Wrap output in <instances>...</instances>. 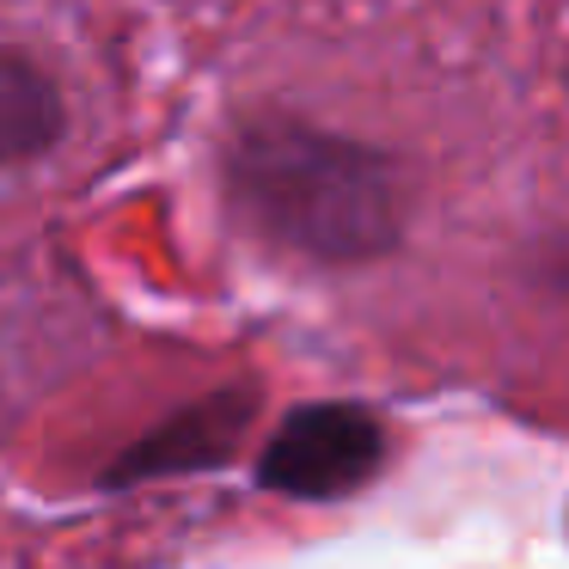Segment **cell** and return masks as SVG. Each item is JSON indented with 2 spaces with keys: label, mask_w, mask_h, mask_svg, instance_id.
I'll return each mask as SVG.
<instances>
[{
  "label": "cell",
  "mask_w": 569,
  "mask_h": 569,
  "mask_svg": "<svg viewBox=\"0 0 569 569\" xmlns=\"http://www.w3.org/2000/svg\"><path fill=\"white\" fill-rule=\"evenodd\" d=\"M251 422H258V386H221V392H209L197 405L172 410L166 422H153L148 435H136L104 466V490H136V483L190 478V471L227 466L246 447Z\"/></svg>",
  "instance_id": "3957f363"
},
{
  "label": "cell",
  "mask_w": 569,
  "mask_h": 569,
  "mask_svg": "<svg viewBox=\"0 0 569 569\" xmlns=\"http://www.w3.org/2000/svg\"><path fill=\"white\" fill-rule=\"evenodd\" d=\"M62 92L43 68L26 56H0V166L7 160H38L43 148L62 141Z\"/></svg>",
  "instance_id": "277c9868"
},
{
  "label": "cell",
  "mask_w": 569,
  "mask_h": 569,
  "mask_svg": "<svg viewBox=\"0 0 569 569\" xmlns=\"http://www.w3.org/2000/svg\"><path fill=\"white\" fill-rule=\"evenodd\" d=\"M386 466V429L373 410L325 398L276 422L258 453V483L295 502H343Z\"/></svg>",
  "instance_id": "7a4b0ae2"
},
{
  "label": "cell",
  "mask_w": 569,
  "mask_h": 569,
  "mask_svg": "<svg viewBox=\"0 0 569 569\" xmlns=\"http://www.w3.org/2000/svg\"><path fill=\"white\" fill-rule=\"evenodd\" d=\"M221 172L239 221L295 258L373 263L405 239V172L368 141L300 117H251Z\"/></svg>",
  "instance_id": "6da1fadb"
}]
</instances>
